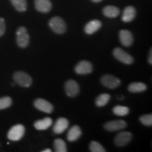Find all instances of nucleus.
<instances>
[{"label": "nucleus", "instance_id": "f257e3e1", "mask_svg": "<svg viewBox=\"0 0 152 152\" xmlns=\"http://www.w3.org/2000/svg\"><path fill=\"white\" fill-rule=\"evenodd\" d=\"M17 45L21 48H26L30 42V36L27 29L25 27H20L16 32Z\"/></svg>", "mask_w": 152, "mask_h": 152}, {"label": "nucleus", "instance_id": "f03ea898", "mask_svg": "<svg viewBox=\"0 0 152 152\" xmlns=\"http://www.w3.org/2000/svg\"><path fill=\"white\" fill-rule=\"evenodd\" d=\"M14 80L17 84L23 87H29L33 83V80L28 73L18 71L14 74Z\"/></svg>", "mask_w": 152, "mask_h": 152}, {"label": "nucleus", "instance_id": "7ed1b4c3", "mask_svg": "<svg viewBox=\"0 0 152 152\" xmlns=\"http://www.w3.org/2000/svg\"><path fill=\"white\" fill-rule=\"evenodd\" d=\"M49 27L54 33L57 34H63L66 32V26L64 20L58 16L53 17L49 22Z\"/></svg>", "mask_w": 152, "mask_h": 152}, {"label": "nucleus", "instance_id": "20e7f679", "mask_svg": "<svg viewBox=\"0 0 152 152\" xmlns=\"http://www.w3.org/2000/svg\"><path fill=\"white\" fill-rule=\"evenodd\" d=\"M25 132H26V129L23 125L18 124L14 125L9 130L7 137H8L9 140L11 141H18V140H21L23 137L24 136Z\"/></svg>", "mask_w": 152, "mask_h": 152}, {"label": "nucleus", "instance_id": "39448f33", "mask_svg": "<svg viewBox=\"0 0 152 152\" xmlns=\"http://www.w3.org/2000/svg\"><path fill=\"white\" fill-rule=\"evenodd\" d=\"M113 56L118 61H119L122 62L125 64L130 65V64H132L133 61H134V59H133V58L130 54H128L123 49L119 48V47H116V48L113 49Z\"/></svg>", "mask_w": 152, "mask_h": 152}, {"label": "nucleus", "instance_id": "423d86ee", "mask_svg": "<svg viewBox=\"0 0 152 152\" xmlns=\"http://www.w3.org/2000/svg\"><path fill=\"white\" fill-rule=\"evenodd\" d=\"M101 83L104 87L109 89H115L121 85V80L111 75H104L101 77Z\"/></svg>", "mask_w": 152, "mask_h": 152}, {"label": "nucleus", "instance_id": "0eeeda50", "mask_svg": "<svg viewBox=\"0 0 152 152\" xmlns=\"http://www.w3.org/2000/svg\"><path fill=\"white\" fill-rule=\"evenodd\" d=\"M132 139V134L130 132H121L118 133L116 136L115 137V145L118 147H124L130 142Z\"/></svg>", "mask_w": 152, "mask_h": 152}, {"label": "nucleus", "instance_id": "6e6552de", "mask_svg": "<svg viewBox=\"0 0 152 152\" xmlns=\"http://www.w3.org/2000/svg\"><path fill=\"white\" fill-rule=\"evenodd\" d=\"M127 127V123L123 120H115L106 123L104 124V128L109 132L118 131L125 128Z\"/></svg>", "mask_w": 152, "mask_h": 152}, {"label": "nucleus", "instance_id": "1a4fd4ad", "mask_svg": "<svg viewBox=\"0 0 152 152\" xmlns=\"http://www.w3.org/2000/svg\"><path fill=\"white\" fill-rule=\"evenodd\" d=\"M34 106L37 109L47 113H52L54 110V107L52 104L42 98L37 99L34 102Z\"/></svg>", "mask_w": 152, "mask_h": 152}, {"label": "nucleus", "instance_id": "9d476101", "mask_svg": "<svg viewBox=\"0 0 152 152\" xmlns=\"http://www.w3.org/2000/svg\"><path fill=\"white\" fill-rule=\"evenodd\" d=\"M65 90L66 94L70 97H75L79 94L80 86L77 82L73 80H69L65 84Z\"/></svg>", "mask_w": 152, "mask_h": 152}, {"label": "nucleus", "instance_id": "9b49d317", "mask_svg": "<svg viewBox=\"0 0 152 152\" xmlns=\"http://www.w3.org/2000/svg\"><path fill=\"white\" fill-rule=\"evenodd\" d=\"M93 71L92 64L87 61H82L77 64L75 68L76 73L79 75H87Z\"/></svg>", "mask_w": 152, "mask_h": 152}, {"label": "nucleus", "instance_id": "f8f14e48", "mask_svg": "<svg viewBox=\"0 0 152 152\" xmlns=\"http://www.w3.org/2000/svg\"><path fill=\"white\" fill-rule=\"evenodd\" d=\"M120 41L124 47H130L133 43V36L128 30H121L119 33Z\"/></svg>", "mask_w": 152, "mask_h": 152}, {"label": "nucleus", "instance_id": "ddd939ff", "mask_svg": "<svg viewBox=\"0 0 152 152\" xmlns=\"http://www.w3.org/2000/svg\"><path fill=\"white\" fill-rule=\"evenodd\" d=\"M69 125V122L65 118H59L57 119L54 126V132L56 134H61L68 128Z\"/></svg>", "mask_w": 152, "mask_h": 152}, {"label": "nucleus", "instance_id": "4468645a", "mask_svg": "<svg viewBox=\"0 0 152 152\" xmlns=\"http://www.w3.org/2000/svg\"><path fill=\"white\" fill-rule=\"evenodd\" d=\"M35 9L42 13H47L52 9V4L49 0H35Z\"/></svg>", "mask_w": 152, "mask_h": 152}, {"label": "nucleus", "instance_id": "2eb2a0df", "mask_svg": "<svg viewBox=\"0 0 152 152\" xmlns=\"http://www.w3.org/2000/svg\"><path fill=\"white\" fill-rule=\"evenodd\" d=\"M102 27V22L99 20H92L87 23L85 27V32L88 35L96 33Z\"/></svg>", "mask_w": 152, "mask_h": 152}, {"label": "nucleus", "instance_id": "dca6fc26", "mask_svg": "<svg viewBox=\"0 0 152 152\" xmlns=\"http://www.w3.org/2000/svg\"><path fill=\"white\" fill-rule=\"evenodd\" d=\"M136 16V9L133 7L129 6L125 7L123 11L122 20L124 22H130L134 20Z\"/></svg>", "mask_w": 152, "mask_h": 152}, {"label": "nucleus", "instance_id": "f3484780", "mask_svg": "<svg viewBox=\"0 0 152 152\" xmlns=\"http://www.w3.org/2000/svg\"><path fill=\"white\" fill-rule=\"evenodd\" d=\"M82 135V130L77 125H73L70 129L67 134V139L69 142H75Z\"/></svg>", "mask_w": 152, "mask_h": 152}, {"label": "nucleus", "instance_id": "a211bd4d", "mask_svg": "<svg viewBox=\"0 0 152 152\" xmlns=\"http://www.w3.org/2000/svg\"><path fill=\"white\" fill-rule=\"evenodd\" d=\"M52 125V120L50 118L38 120L34 123V127L38 130H45L48 129Z\"/></svg>", "mask_w": 152, "mask_h": 152}, {"label": "nucleus", "instance_id": "6ab92c4d", "mask_svg": "<svg viewBox=\"0 0 152 152\" xmlns=\"http://www.w3.org/2000/svg\"><path fill=\"white\" fill-rule=\"evenodd\" d=\"M103 14L108 18H115L120 14V9L114 6H107L104 8Z\"/></svg>", "mask_w": 152, "mask_h": 152}, {"label": "nucleus", "instance_id": "aec40b11", "mask_svg": "<svg viewBox=\"0 0 152 152\" xmlns=\"http://www.w3.org/2000/svg\"><path fill=\"white\" fill-rule=\"evenodd\" d=\"M147 85L143 83H132L128 86V90L132 93H138L144 92L147 90Z\"/></svg>", "mask_w": 152, "mask_h": 152}, {"label": "nucleus", "instance_id": "412c9836", "mask_svg": "<svg viewBox=\"0 0 152 152\" xmlns=\"http://www.w3.org/2000/svg\"><path fill=\"white\" fill-rule=\"evenodd\" d=\"M110 99H111V96L109 94L106 93H104V94H100L97 98L96 99L95 101V104L96 105L99 106V107H102V106H106L109 102Z\"/></svg>", "mask_w": 152, "mask_h": 152}, {"label": "nucleus", "instance_id": "4be33fe9", "mask_svg": "<svg viewBox=\"0 0 152 152\" xmlns=\"http://www.w3.org/2000/svg\"><path fill=\"white\" fill-rule=\"evenodd\" d=\"M11 2L17 11L23 12L27 9V1L26 0H11Z\"/></svg>", "mask_w": 152, "mask_h": 152}, {"label": "nucleus", "instance_id": "5701e85b", "mask_svg": "<svg viewBox=\"0 0 152 152\" xmlns=\"http://www.w3.org/2000/svg\"><path fill=\"white\" fill-rule=\"evenodd\" d=\"M54 149L56 152H66L67 147L66 144L61 139H56L54 142Z\"/></svg>", "mask_w": 152, "mask_h": 152}, {"label": "nucleus", "instance_id": "b1692460", "mask_svg": "<svg viewBox=\"0 0 152 152\" xmlns=\"http://www.w3.org/2000/svg\"><path fill=\"white\" fill-rule=\"evenodd\" d=\"M113 112L115 115H118V116H125L129 113L130 109L126 106H116L113 109Z\"/></svg>", "mask_w": 152, "mask_h": 152}, {"label": "nucleus", "instance_id": "393cba45", "mask_svg": "<svg viewBox=\"0 0 152 152\" xmlns=\"http://www.w3.org/2000/svg\"><path fill=\"white\" fill-rule=\"evenodd\" d=\"M12 104V99L9 96H4L0 98V110L9 108Z\"/></svg>", "mask_w": 152, "mask_h": 152}, {"label": "nucleus", "instance_id": "a878e982", "mask_svg": "<svg viewBox=\"0 0 152 152\" xmlns=\"http://www.w3.org/2000/svg\"><path fill=\"white\" fill-rule=\"evenodd\" d=\"M90 149L92 152H105L106 149L97 142L92 141L90 142Z\"/></svg>", "mask_w": 152, "mask_h": 152}, {"label": "nucleus", "instance_id": "bb28decb", "mask_svg": "<svg viewBox=\"0 0 152 152\" xmlns=\"http://www.w3.org/2000/svg\"><path fill=\"white\" fill-rule=\"evenodd\" d=\"M140 121L142 124L146 126H151L152 125V115L151 114H147L143 115L140 118Z\"/></svg>", "mask_w": 152, "mask_h": 152}, {"label": "nucleus", "instance_id": "cd10ccee", "mask_svg": "<svg viewBox=\"0 0 152 152\" xmlns=\"http://www.w3.org/2000/svg\"><path fill=\"white\" fill-rule=\"evenodd\" d=\"M6 31V23L4 19L0 18V37L4 34Z\"/></svg>", "mask_w": 152, "mask_h": 152}, {"label": "nucleus", "instance_id": "c85d7f7f", "mask_svg": "<svg viewBox=\"0 0 152 152\" xmlns=\"http://www.w3.org/2000/svg\"><path fill=\"white\" fill-rule=\"evenodd\" d=\"M149 63L150 64H152V49H150L149 54Z\"/></svg>", "mask_w": 152, "mask_h": 152}, {"label": "nucleus", "instance_id": "c756f323", "mask_svg": "<svg viewBox=\"0 0 152 152\" xmlns=\"http://www.w3.org/2000/svg\"><path fill=\"white\" fill-rule=\"evenodd\" d=\"M52 151V150L50 149H46L45 150H43L42 152H51Z\"/></svg>", "mask_w": 152, "mask_h": 152}, {"label": "nucleus", "instance_id": "7c9ffc66", "mask_svg": "<svg viewBox=\"0 0 152 152\" xmlns=\"http://www.w3.org/2000/svg\"><path fill=\"white\" fill-rule=\"evenodd\" d=\"M92 1H94L95 3H98V2H100V1H102V0H92Z\"/></svg>", "mask_w": 152, "mask_h": 152}, {"label": "nucleus", "instance_id": "2f4dec72", "mask_svg": "<svg viewBox=\"0 0 152 152\" xmlns=\"http://www.w3.org/2000/svg\"><path fill=\"white\" fill-rule=\"evenodd\" d=\"M118 99H123V96H119L118 97Z\"/></svg>", "mask_w": 152, "mask_h": 152}]
</instances>
